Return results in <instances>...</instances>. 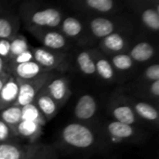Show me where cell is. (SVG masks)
Masks as SVG:
<instances>
[{
  "mask_svg": "<svg viewBox=\"0 0 159 159\" xmlns=\"http://www.w3.org/2000/svg\"><path fill=\"white\" fill-rule=\"evenodd\" d=\"M11 70V75L15 77L21 79V80H29L32 79L43 73L49 72L46 70L45 68L41 67L39 64H37L34 61L20 63V64H15L9 66Z\"/></svg>",
  "mask_w": 159,
  "mask_h": 159,
  "instance_id": "ba28073f",
  "label": "cell"
},
{
  "mask_svg": "<svg viewBox=\"0 0 159 159\" xmlns=\"http://www.w3.org/2000/svg\"><path fill=\"white\" fill-rule=\"evenodd\" d=\"M76 63L80 71L85 75H91L96 73L95 59L93 58L90 51L85 50L80 52L76 57Z\"/></svg>",
  "mask_w": 159,
  "mask_h": 159,
  "instance_id": "ac0fdd59",
  "label": "cell"
},
{
  "mask_svg": "<svg viewBox=\"0 0 159 159\" xmlns=\"http://www.w3.org/2000/svg\"><path fill=\"white\" fill-rule=\"evenodd\" d=\"M44 90L59 107L62 106L71 96L69 82L65 77H53L46 85Z\"/></svg>",
  "mask_w": 159,
  "mask_h": 159,
  "instance_id": "277c9868",
  "label": "cell"
},
{
  "mask_svg": "<svg viewBox=\"0 0 159 159\" xmlns=\"http://www.w3.org/2000/svg\"><path fill=\"white\" fill-rule=\"evenodd\" d=\"M30 23L37 28H55L61 23V13L53 7H47L32 12Z\"/></svg>",
  "mask_w": 159,
  "mask_h": 159,
  "instance_id": "3957f363",
  "label": "cell"
},
{
  "mask_svg": "<svg viewBox=\"0 0 159 159\" xmlns=\"http://www.w3.org/2000/svg\"><path fill=\"white\" fill-rule=\"evenodd\" d=\"M43 151H44V149L42 148V150L40 151V153H39V155H38V157H37V158L36 159H44L45 158V157H44V154H43Z\"/></svg>",
  "mask_w": 159,
  "mask_h": 159,
  "instance_id": "8d00e7d4",
  "label": "cell"
},
{
  "mask_svg": "<svg viewBox=\"0 0 159 159\" xmlns=\"http://www.w3.org/2000/svg\"><path fill=\"white\" fill-rule=\"evenodd\" d=\"M61 139L67 145L77 149L89 148L95 143L93 131L79 123L66 125L61 131Z\"/></svg>",
  "mask_w": 159,
  "mask_h": 159,
  "instance_id": "7a4b0ae2",
  "label": "cell"
},
{
  "mask_svg": "<svg viewBox=\"0 0 159 159\" xmlns=\"http://www.w3.org/2000/svg\"><path fill=\"white\" fill-rule=\"evenodd\" d=\"M97 111V102L93 96L82 95L75 106V116L80 120H89L92 118Z\"/></svg>",
  "mask_w": 159,
  "mask_h": 159,
  "instance_id": "9c48e42d",
  "label": "cell"
},
{
  "mask_svg": "<svg viewBox=\"0 0 159 159\" xmlns=\"http://www.w3.org/2000/svg\"><path fill=\"white\" fill-rule=\"evenodd\" d=\"M149 91L151 93L152 96H154L155 98H158L159 96V80L157 81H154L149 89Z\"/></svg>",
  "mask_w": 159,
  "mask_h": 159,
  "instance_id": "d6a6232c",
  "label": "cell"
},
{
  "mask_svg": "<svg viewBox=\"0 0 159 159\" xmlns=\"http://www.w3.org/2000/svg\"><path fill=\"white\" fill-rule=\"evenodd\" d=\"M31 49L33 52L34 61L48 71H53L56 69L65 58L62 53L52 51L45 48H34Z\"/></svg>",
  "mask_w": 159,
  "mask_h": 159,
  "instance_id": "8992f818",
  "label": "cell"
},
{
  "mask_svg": "<svg viewBox=\"0 0 159 159\" xmlns=\"http://www.w3.org/2000/svg\"><path fill=\"white\" fill-rule=\"evenodd\" d=\"M144 75L145 77L148 79V80H151V81H157L159 80V65L157 63H155V64H152L150 65L145 73H144Z\"/></svg>",
  "mask_w": 159,
  "mask_h": 159,
  "instance_id": "4dcf8cb0",
  "label": "cell"
},
{
  "mask_svg": "<svg viewBox=\"0 0 159 159\" xmlns=\"http://www.w3.org/2000/svg\"><path fill=\"white\" fill-rule=\"evenodd\" d=\"M7 61H5L3 58L0 57V75L3 74H7Z\"/></svg>",
  "mask_w": 159,
  "mask_h": 159,
  "instance_id": "836d02e7",
  "label": "cell"
},
{
  "mask_svg": "<svg viewBox=\"0 0 159 159\" xmlns=\"http://www.w3.org/2000/svg\"><path fill=\"white\" fill-rule=\"evenodd\" d=\"M53 77L54 72L49 71L43 73L29 80H21L18 78L20 89L15 105L23 107L27 104L34 103L36 96Z\"/></svg>",
  "mask_w": 159,
  "mask_h": 159,
  "instance_id": "6da1fadb",
  "label": "cell"
},
{
  "mask_svg": "<svg viewBox=\"0 0 159 159\" xmlns=\"http://www.w3.org/2000/svg\"><path fill=\"white\" fill-rule=\"evenodd\" d=\"M21 120L35 122L41 126H44L47 122L34 103H30L21 107Z\"/></svg>",
  "mask_w": 159,
  "mask_h": 159,
  "instance_id": "7402d4cb",
  "label": "cell"
},
{
  "mask_svg": "<svg viewBox=\"0 0 159 159\" xmlns=\"http://www.w3.org/2000/svg\"><path fill=\"white\" fill-rule=\"evenodd\" d=\"M43 126L27 120H20V123L13 129L16 135L21 136L22 138L29 139L31 141L35 140L40 136Z\"/></svg>",
  "mask_w": 159,
  "mask_h": 159,
  "instance_id": "7c38bea8",
  "label": "cell"
},
{
  "mask_svg": "<svg viewBox=\"0 0 159 159\" xmlns=\"http://www.w3.org/2000/svg\"><path fill=\"white\" fill-rule=\"evenodd\" d=\"M111 64L117 70L127 71L133 66V60L128 54H116L111 59Z\"/></svg>",
  "mask_w": 159,
  "mask_h": 159,
  "instance_id": "83f0119b",
  "label": "cell"
},
{
  "mask_svg": "<svg viewBox=\"0 0 159 159\" xmlns=\"http://www.w3.org/2000/svg\"><path fill=\"white\" fill-rule=\"evenodd\" d=\"M61 31L64 35L69 37H76L83 31L81 21L74 17H67L61 22Z\"/></svg>",
  "mask_w": 159,
  "mask_h": 159,
  "instance_id": "44dd1931",
  "label": "cell"
},
{
  "mask_svg": "<svg viewBox=\"0 0 159 159\" xmlns=\"http://www.w3.org/2000/svg\"><path fill=\"white\" fill-rule=\"evenodd\" d=\"M41 150H42V147H41V148H40L38 151H37V153H36V154H34L33 157H31L30 158H28V159H36L37 158V157H38V155H39V153H40V151H41Z\"/></svg>",
  "mask_w": 159,
  "mask_h": 159,
  "instance_id": "d590c367",
  "label": "cell"
},
{
  "mask_svg": "<svg viewBox=\"0 0 159 159\" xmlns=\"http://www.w3.org/2000/svg\"><path fill=\"white\" fill-rule=\"evenodd\" d=\"M116 121L131 126L136 122V115L133 109L128 105H117L112 111Z\"/></svg>",
  "mask_w": 159,
  "mask_h": 159,
  "instance_id": "9a60e30c",
  "label": "cell"
},
{
  "mask_svg": "<svg viewBox=\"0 0 159 159\" xmlns=\"http://www.w3.org/2000/svg\"><path fill=\"white\" fill-rule=\"evenodd\" d=\"M155 48L148 42H140L130 50V57L138 62H144L152 59L155 55Z\"/></svg>",
  "mask_w": 159,
  "mask_h": 159,
  "instance_id": "5bb4252c",
  "label": "cell"
},
{
  "mask_svg": "<svg viewBox=\"0 0 159 159\" xmlns=\"http://www.w3.org/2000/svg\"><path fill=\"white\" fill-rule=\"evenodd\" d=\"M34 61V56H33V52L32 49H28L27 51L18 55L17 57H15L14 59H12L11 61H9V63L11 65H15V64H20V63H24V62H28V61Z\"/></svg>",
  "mask_w": 159,
  "mask_h": 159,
  "instance_id": "f1b7e54d",
  "label": "cell"
},
{
  "mask_svg": "<svg viewBox=\"0 0 159 159\" xmlns=\"http://www.w3.org/2000/svg\"><path fill=\"white\" fill-rule=\"evenodd\" d=\"M28 49H30V48L26 38L21 34H16L10 39V51L7 61H11L18 55L27 51Z\"/></svg>",
  "mask_w": 159,
  "mask_h": 159,
  "instance_id": "603a6c76",
  "label": "cell"
},
{
  "mask_svg": "<svg viewBox=\"0 0 159 159\" xmlns=\"http://www.w3.org/2000/svg\"><path fill=\"white\" fill-rule=\"evenodd\" d=\"M96 73L106 81H110L115 76V71L111 62L105 58H98L95 61Z\"/></svg>",
  "mask_w": 159,
  "mask_h": 159,
  "instance_id": "d4e9b609",
  "label": "cell"
},
{
  "mask_svg": "<svg viewBox=\"0 0 159 159\" xmlns=\"http://www.w3.org/2000/svg\"><path fill=\"white\" fill-rule=\"evenodd\" d=\"M18 22L10 16H0V39L10 40L17 34Z\"/></svg>",
  "mask_w": 159,
  "mask_h": 159,
  "instance_id": "e0dca14e",
  "label": "cell"
},
{
  "mask_svg": "<svg viewBox=\"0 0 159 159\" xmlns=\"http://www.w3.org/2000/svg\"><path fill=\"white\" fill-rule=\"evenodd\" d=\"M0 120L14 129L21 120V107L17 105L9 106L0 111Z\"/></svg>",
  "mask_w": 159,
  "mask_h": 159,
  "instance_id": "2e32d148",
  "label": "cell"
},
{
  "mask_svg": "<svg viewBox=\"0 0 159 159\" xmlns=\"http://www.w3.org/2000/svg\"><path fill=\"white\" fill-rule=\"evenodd\" d=\"M107 129L113 137L117 139H129L134 134V129L131 126L117 121L110 122L107 126Z\"/></svg>",
  "mask_w": 159,
  "mask_h": 159,
  "instance_id": "ffe728a7",
  "label": "cell"
},
{
  "mask_svg": "<svg viewBox=\"0 0 159 159\" xmlns=\"http://www.w3.org/2000/svg\"><path fill=\"white\" fill-rule=\"evenodd\" d=\"M89 28L91 33L98 38H104L108 36L109 34L114 33L115 30V24L112 20L98 17L94 18L89 21Z\"/></svg>",
  "mask_w": 159,
  "mask_h": 159,
  "instance_id": "4fadbf2b",
  "label": "cell"
},
{
  "mask_svg": "<svg viewBox=\"0 0 159 159\" xmlns=\"http://www.w3.org/2000/svg\"><path fill=\"white\" fill-rule=\"evenodd\" d=\"M10 51V40L0 39V57L7 61Z\"/></svg>",
  "mask_w": 159,
  "mask_h": 159,
  "instance_id": "1f68e13d",
  "label": "cell"
},
{
  "mask_svg": "<svg viewBox=\"0 0 159 159\" xmlns=\"http://www.w3.org/2000/svg\"><path fill=\"white\" fill-rule=\"evenodd\" d=\"M102 46L108 51L118 52V51H121L122 49H124V48L126 46V42H125L124 37L121 34H119L117 33H113L103 38Z\"/></svg>",
  "mask_w": 159,
  "mask_h": 159,
  "instance_id": "cb8c5ba5",
  "label": "cell"
},
{
  "mask_svg": "<svg viewBox=\"0 0 159 159\" xmlns=\"http://www.w3.org/2000/svg\"><path fill=\"white\" fill-rule=\"evenodd\" d=\"M133 111L142 118L151 121L157 122L158 119V112L157 108L153 105L144 102H137L133 104Z\"/></svg>",
  "mask_w": 159,
  "mask_h": 159,
  "instance_id": "d6986e66",
  "label": "cell"
},
{
  "mask_svg": "<svg viewBox=\"0 0 159 159\" xmlns=\"http://www.w3.org/2000/svg\"><path fill=\"white\" fill-rule=\"evenodd\" d=\"M34 103L36 105L44 118L47 120L52 119L57 114L59 110V106L57 103L47 94L44 89L40 91V93L36 96Z\"/></svg>",
  "mask_w": 159,
  "mask_h": 159,
  "instance_id": "8fae6325",
  "label": "cell"
},
{
  "mask_svg": "<svg viewBox=\"0 0 159 159\" xmlns=\"http://www.w3.org/2000/svg\"><path fill=\"white\" fill-rule=\"evenodd\" d=\"M83 4L86 8L100 13L110 12L115 7V3L112 0H87Z\"/></svg>",
  "mask_w": 159,
  "mask_h": 159,
  "instance_id": "4316f807",
  "label": "cell"
},
{
  "mask_svg": "<svg viewBox=\"0 0 159 159\" xmlns=\"http://www.w3.org/2000/svg\"><path fill=\"white\" fill-rule=\"evenodd\" d=\"M143 23L152 31H158L159 30V13L158 9L154 8H147L142 12L141 15Z\"/></svg>",
  "mask_w": 159,
  "mask_h": 159,
  "instance_id": "484cf974",
  "label": "cell"
},
{
  "mask_svg": "<svg viewBox=\"0 0 159 159\" xmlns=\"http://www.w3.org/2000/svg\"><path fill=\"white\" fill-rule=\"evenodd\" d=\"M19 89L18 78L10 75L0 91V111L15 105L19 95Z\"/></svg>",
  "mask_w": 159,
  "mask_h": 159,
  "instance_id": "52a82bcc",
  "label": "cell"
},
{
  "mask_svg": "<svg viewBox=\"0 0 159 159\" xmlns=\"http://www.w3.org/2000/svg\"><path fill=\"white\" fill-rule=\"evenodd\" d=\"M15 134L13 129L0 120V143H8V140L11 136Z\"/></svg>",
  "mask_w": 159,
  "mask_h": 159,
  "instance_id": "f546056e",
  "label": "cell"
},
{
  "mask_svg": "<svg viewBox=\"0 0 159 159\" xmlns=\"http://www.w3.org/2000/svg\"><path fill=\"white\" fill-rule=\"evenodd\" d=\"M37 145H20L13 143H0V159H28L40 149Z\"/></svg>",
  "mask_w": 159,
  "mask_h": 159,
  "instance_id": "5b68a950",
  "label": "cell"
},
{
  "mask_svg": "<svg viewBox=\"0 0 159 159\" xmlns=\"http://www.w3.org/2000/svg\"><path fill=\"white\" fill-rule=\"evenodd\" d=\"M9 75H10V73H7V74L0 75V91L2 89V88L4 87L5 83L7 82V80L8 79Z\"/></svg>",
  "mask_w": 159,
  "mask_h": 159,
  "instance_id": "e575fe53",
  "label": "cell"
},
{
  "mask_svg": "<svg viewBox=\"0 0 159 159\" xmlns=\"http://www.w3.org/2000/svg\"><path fill=\"white\" fill-rule=\"evenodd\" d=\"M35 35L39 38L42 44L45 46V48L58 51L66 47L65 36L56 31H38L34 33Z\"/></svg>",
  "mask_w": 159,
  "mask_h": 159,
  "instance_id": "30bf717a",
  "label": "cell"
}]
</instances>
